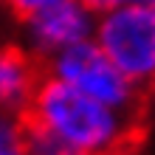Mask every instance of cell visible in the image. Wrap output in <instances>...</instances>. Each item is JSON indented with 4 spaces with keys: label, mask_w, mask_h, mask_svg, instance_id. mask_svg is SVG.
<instances>
[{
    "label": "cell",
    "mask_w": 155,
    "mask_h": 155,
    "mask_svg": "<svg viewBox=\"0 0 155 155\" xmlns=\"http://www.w3.org/2000/svg\"><path fill=\"white\" fill-rule=\"evenodd\" d=\"M20 25H23V48L45 65L51 57L93 37L96 12H90L82 0H59L54 6H45L40 12L23 17Z\"/></svg>",
    "instance_id": "277c9868"
},
{
    "label": "cell",
    "mask_w": 155,
    "mask_h": 155,
    "mask_svg": "<svg viewBox=\"0 0 155 155\" xmlns=\"http://www.w3.org/2000/svg\"><path fill=\"white\" fill-rule=\"evenodd\" d=\"M90 12H107V8H113V6H150L155 3V0H82Z\"/></svg>",
    "instance_id": "ba28073f"
},
{
    "label": "cell",
    "mask_w": 155,
    "mask_h": 155,
    "mask_svg": "<svg viewBox=\"0 0 155 155\" xmlns=\"http://www.w3.org/2000/svg\"><path fill=\"white\" fill-rule=\"evenodd\" d=\"M42 68H45V76L79 90L99 104H107L118 113L138 116V118L144 113V96L147 93L138 90L107 59V54L93 42V37L51 57Z\"/></svg>",
    "instance_id": "3957f363"
},
{
    "label": "cell",
    "mask_w": 155,
    "mask_h": 155,
    "mask_svg": "<svg viewBox=\"0 0 155 155\" xmlns=\"http://www.w3.org/2000/svg\"><path fill=\"white\" fill-rule=\"evenodd\" d=\"M0 3H3V0H0Z\"/></svg>",
    "instance_id": "9c48e42d"
},
{
    "label": "cell",
    "mask_w": 155,
    "mask_h": 155,
    "mask_svg": "<svg viewBox=\"0 0 155 155\" xmlns=\"http://www.w3.org/2000/svg\"><path fill=\"white\" fill-rule=\"evenodd\" d=\"M0 155H28L25 118L20 113L0 110Z\"/></svg>",
    "instance_id": "8992f818"
},
{
    "label": "cell",
    "mask_w": 155,
    "mask_h": 155,
    "mask_svg": "<svg viewBox=\"0 0 155 155\" xmlns=\"http://www.w3.org/2000/svg\"><path fill=\"white\" fill-rule=\"evenodd\" d=\"M3 3L8 6V12H12L17 20H23V17L40 12L45 6H54V3H59V0H3Z\"/></svg>",
    "instance_id": "52a82bcc"
},
{
    "label": "cell",
    "mask_w": 155,
    "mask_h": 155,
    "mask_svg": "<svg viewBox=\"0 0 155 155\" xmlns=\"http://www.w3.org/2000/svg\"><path fill=\"white\" fill-rule=\"evenodd\" d=\"M45 76L42 62L17 42L0 40V110L25 113Z\"/></svg>",
    "instance_id": "5b68a950"
},
{
    "label": "cell",
    "mask_w": 155,
    "mask_h": 155,
    "mask_svg": "<svg viewBox=\"0 0 155 155\" xmlns=\"http://www.w3.org/2000/svg\"><path fill=\"white\" fill-rule=\"evenodd\" d=\"M25 118L28 155H133L141 118L99 104L85 93L42 76Z\"/></svg>",
    "instance_id": "6da1fadb"
},
{
    "label": "cell",
    "mask_w": 155,
    "mask_h": 155,
    "mask_svg": "<svg viewBox=\"0 0 155 155\" xmlns=\"http://www.w3.org/2000/svg\"><path fill=\"white\" fill-rule=\"evenodd\" d=\"M93 42L138 90L155 87V3L99 12Z\"/></svg>",
    "instance_id": "7a4b0ae2"
}]
</instances>
